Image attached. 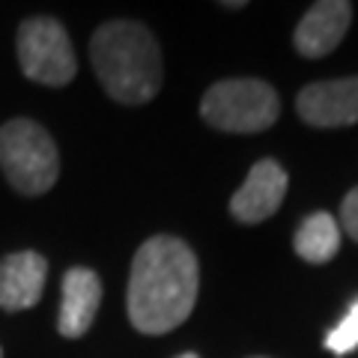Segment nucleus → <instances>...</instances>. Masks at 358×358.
I'll use <instances>...</instances> for the list:
<instances>
[{
	"instance_id": "dca6fc26",
	"label": "nucleus",
	"mask_w": 358,
	"mask_h": 358,
	"mask_svg": "<svg viewBox=\"0 0 358 358\" xmlns=\"http://www.w3.org/2000/svg\"><path fill=\"white\" fill-rule=\"evenodd\" d=\"M0 358H3V350H0Z\"/></svg>"
},
{
	"instance_id": "9b49d317",
	"label": "nucleus",
	"mask_w": 358,
	"mask_h": 358,
	"mask_svg": "<svg viewBox=\"0 0 358 358\" xmlns=\"http://www.w3.org/2000/svg\"><path fill=\"white\" fill-rule=\"evenodd\" d=\"M293 248L305 263H329L341 251V224L331 212H313L299 224Z\"/></svg>"
},
{
	"instance_id": "f8f14e48",
	"label": "nucleus",
	"mask_w": 358,
	"mask_h": 358,
	"mask_svg": "<svg viewBox=\"0 0 358 358\" xmlns=\"http://www.w3.org/2000/svg\"><path fill=\"white\" fill-rule=\"evenodd\" d=\"M358 346V299L355 305L346 310V317L326 334V350L334 355H346Z\"/></svg>"
},
{
	"instance_id": "7ed1b4c3",
	"label": "nucleus",
	"mask_w": 358,
	"mask_h": 358,
	"mask_svg": "<svg viewBox=\"0 0 358 358\" xmlns=\"http://www.w3.org/2000/svg\"><path fill=\"white\" fill-rule=\"evenodd\" d=\"M0 171L18 194L39 197L60 176L57 143L36 120L15 117L0 126Z\"/></svg>"
},
{
	"instance_id": "ddd939ff",
	"label": "nucleus",
	"mask_w": 358,
	"mask_h": 358,
	"mask_svg": "<svg viewBox=\"0 0 358 358\" xmlns=\"http://www.w3.org/2000/svg\"><path fill=\"white\" fill-rule=\"evenodd\" d=\"M338 224H341L346 233H350V239L358 242V185L343 197V203H341V221Z\"/></svg>"
},
{
	"instance_id": "4468645a",
	"label": "nucleus",
	"mask_w": 358,
	"mask_h": 358,
	"mask_svg": "<svg viewBox=\"0 0 358 358\" xmlns=\"http://www.w3.org/2000/svg\"><path fill=\"white\" fill-rule=\"evenodd\" d=\"M224 9H245V0H233V3H221Z\"/></svg>"
},
{
	"instance_id": "f257e3e1",
	"label": "nucleus",
	"mask_w": 358,
	"mask_h": 358,
	"mask_svg": "<svg viewBox=\"0 0 358 358\" xmlns=\"http://www.w3.org/2000/svg\"><path fill=\"white\" fill-rule=\"evenodd\" d=\"M200 289V266L192 245L176 236H152L131 260L126 308L141 334H167L192 317Z\"/></svg>"
},
{
	"instance_id": "20e7f679",
	"label": "nucleus",
	"mask_w": 358,
	"mask_h": 358,
	"mask_svg": "<svg viewBox=\"0 0 358 358\" xmlns=\"http://www.w3.org/2000/svg\"><path fill=\"white\" fill-rule=\"evenodd\" d=\"M200 117L218 131L254 134L278 122L281 99L275 87L260 78H224L200 99Z\"/></svg>"
},
{
	"instance_id": "2eb2a0df",
	"label": "nucleus",
	"mask_w": 358,
	"mask_h": 358,
	"mask_svg": "<svg viewBox=\"0 0 358 358\" xmlns=\"http://www.w3.org/2000/svg\"><path fill=\"white\" fill-rule=\"evenodd\" d=\"M176 358H200L197 352H182V355H176Z\"/></svg>"
},
{
	"instance_id": "6e6552de",
	"label": "nucleus",
	"mask_w": 358,
	"mask_h": 358,
	"mask_svg": "<svg viewBox=\"0 0 358 358\" xmlns=\"http://www.w3.org/2000/svg\"><path fill=\"white\" fill-rule=\"evenodd\" d=\"M352 21V3L346 0H320L301 15L299 27L293 30V45L301 57L317 60L326 57L341 45Z\"/></svg>"
},
{
	"instance_id": "1a4fd4ad",
	"label": "nucleus",
	"mask_w": 358,
	"mask_h": 358,
	"mask_svg": "<svg viewBox=\"0 0 358 358\" xmlns=\"http://www.w3.org/2000/svg\"><path fill=\"white\" fill-rule=\"evenodd\" d=\"M48 278V260L39 251H15L0 260V308L9 313L36 308Z\"/></svg>"
},
{
	"instance_id": "423d86ee",
	"label": "nucleus",
	"mask_w": 358,
	"mask_h": 358,
	"mask_svg": "<svg viewBox=\"0 0 358 358\" xmlns=\"http://www.w3.org/2000/svg\"><path fill=\"white\" fill-rule=\"evenodd\" d=\"M299 117L313 129H341L358 122V75L329 78L301 87L296 96Z\"/></svg>"
},
{
	"instance_id": "9d476101",
	"label": "nucleus",
	"mask_w": 358,
	"mask_h": 358,
	"mask_svg": "<svg viewBox=\"0 0 358 358\" xmlns=\"http://www.w3.org/2000/svg\"><path fill=\"white\" fill-rule=\"evenodd\" d=\"M99 305H102V281L93 268L75 266L63 275V301L57 331L63 338H84L96 322Z\"/></svg>"
},
{
	"instance_id": "f03ea898",
	"label": "nucleus",
	"mask_w": 358,
	"mask_h": 358,
	"mask_svg": "<svg viewBox=\"0 0 358 358\" xmlns=\"http://www.w3.org/2000/svg\"><path fill=\"white\" fill-rule=\"evenodd\" d=\"M90 60L105 93L120 105L138 108L162 90V51L141 21H108L90 39Z\"/></svg>"
},
{
	"instance_id": "f3484780",
	"label": "nucleus",
	"mask_w": 358,
	"mask_h": 358,
	"mask_svg": "<svg viewBox=\"0 0 358 358\" xmlns=\"http://www.w3.org/2000/svg\"><path fill=\"white\" fill-rule=\"evenodd\" d=\"M257 358H260V355H257Z\"/></svg>"
},
{
	"instance_id": "0eeeda50",
	"label": "nucleus",
	"mask_w": 358,
	"mask_h": 358,
	"mask_svg": "<svg viewBox=\"0 0 358 358\" xmlns=\"http://www.w3.org/2000/svg\"><path fill=\"white\" fill-rule=\"evenodd\" d=\"M289 176L275 159H260L257 162L245 182L239 185V192L230 200V215L239 224H263L266 218H272L284 203Z\"/></svg>"
},
{
	"instance_id": "39448f33",
	"label": "nucleus",
	"mask_w": 358,
	"mask_h": 358,
	"mask_svg": "<svg viewBox=\"0 0 358 358\" xmlns=\"http://www.w3.org/2000/svg\"><path fill=\"white\" fill-rule=\"evenodd\" d=\"M18 66L30 81L45 87H66L78 72L69 33L57 18L33 15L18 27Z\"/></svg>"
}]
</instances>
